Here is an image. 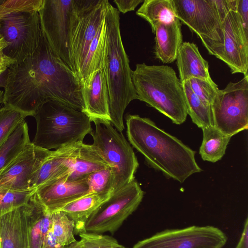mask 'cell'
Segmentation results:
<instances>
[{
    "label": "cell",
    "mask_w": 248,
    "mask_h": 248,
    "mask_svg": "<svg viewBox=\"0 0 248 248\" xmlns=\"http://www.w3.org/2000/svg\"><path fill=\"white\" fill-rule=\"evenodd\" d=\"M79 235L80 240L66 246L67 248H125L108 235L88 232Z\"/></svg>",
    "instance_id": "33"
},
{
    "label": "cell",
    "mask_w": 248,
    "mask_h": 248,
    "mask_svg": "<svg viewBox=\"0 0 248 248\" xmlns=\"http://www.w3.org/2000/svg\"><path fill=\"white\" fill-rule=\"evenodd\" d=\"M0 32L8 46L6 55L19 63L31 55L38 47L42 35L38 12H22L0 20Z\"/></svg>",
    "instance_id": "11"
},
{
    "label": "cell",
    "mask_w": 248,
    "mask_h": 248,
    "mask_svg": "<svg viewBox=\"0 0 248 248\" xmlns=\"http://www.w3.org/2000/svg\"><path fill=\"white\" fill-rule=\"evenodd\" d=\"M80 5V0H44L38 12L42 31L52 50L75 72L71 45Z\"/></svg>",
    "instance_id": "8"
},
{
    "label": "cell",
    "mask_w": 248,
    "mask_h": 248,
    "mask_svg": "<svg viewBox=\"0 0 248 248\" xmlns=\"http://www.w3.org/2000/svg\"><path fill=\"white\" fill-rule=\"evenodd\" d=\"M225 233L213 226L166 229L137 243L133 248H222Z\"/></svg>",
    "instance_id": "12"
},
{
    "label": "cell",
    "mask_w": 248,
    "mask_h": 248,
    "mask_svg": "<svg viewBox=\"0 0 248 248\" xmlns=\"http://www.w3.org/2000/svg\"><path fill=\"white\" fill-rule=\"evenodd\" d=\"M213 126L232 137L248 128V75L219 90L211 106Z\"/></svg>",
    "instance_id": "9"
},
{
    "label": "cell",
    "mask_w": 248,
    "mask_h": 248,
    "mask_svg": "<svg viewBox=\"0 0 248 248\" xmlns=\"http://www.w3.org/2000/svg\"><path fill=\"white\" fill-rule=\"evenodd\" d=\"M46 211L37 199L35 193L25 205L29 248H41L43 239L41 232L42 217Z\"/></svg>",
    "instance_id": "27"
},
{
    "label": "cell",
    "mask_w": 248,
    "mask_h": 248,
    "mask_svg": "<svg viewBox=\"0 0 248 248\" xmlns=\"http://www.w3.org/2000/svg\"><path fill=\"white\" fill-rule=\"evenodd\" d=\"M3 91L0 90V104H3Z\"/></svg>",
    "instance_id": "43"
},
{
    "label": "cell",
    "mask_w": 248,
    "mask_h": 248,
    "mask_svg": "<svg viewBox=\"0 0 248 248\" xmlns=\"http://www.w3.org/2000/svg\"><path fill=\"white\" fill-rule=\"evenodd\" d=\"M51 214V229L57 242L62 247L76 242L74 232L75 225L65 213L60 211Z\"/></svg>",
    "instance_id": "30"
},
{
    "label": "cell",
    "mask_w": 248,
    "mask_h": 248,
    "mask_svg": "<svg viewBox=\"0 0 248 248\" xmlns=\"http://www.w3.org/2000/svg\"><path fill=\"white\" fill-rule=\"evenodd\" d=\"M114 2L118 8V11L123 14L128 12L135 10L137 6L140 3L143 2L142 0H114Z\"/></svg>",
    "instance_id": "39"
},
{
    "label": "cell",
    "mask_w": 248,
    "mask_h": 248,
    "mask_svg": "<svg viewBox=\"0 0 248 248\" xmlns=\"http://www.w3.org/2000/svg\"><path fill=\"white\" fill-rule=\"evenodd\" d=\"M194 93L206 105L211 106L219 91L218 86L214 82L191 78L188 80Z\"/></svg>",
    "instance_id": "36"
},
{
    "label": "cell",
    "mask_w": 248,
    "mask_h": 248,
    "mask_svg": "<svg viewBox=\"0 0 248 248\" xmlns=\"http://www.w3.org/2000/svg\"><path fill=\"white\" fill-rule=\"evenodd\" d=\"M108 0H80L79 18L72 42L71 57L78 74L89 46L103 22Z\"/></svg>",
    "instance_id": "13"
},
{
    "label": "cell",
    "mask_w": 248,
    "mask_h": 248,
    "mask_svg": "<svg viewBox=\"0 0 248 248\" xmlns=\"http://www.w3.org/2000/svg\"><path fill=\"white\" fill-rule=\"evenodd\" d=\"M89 193L113 192V176L110 168L102 169L86 177Z\"/></svg>",
    "instance_id": "35"
},
{
    "label": "cell",
    "mask_w": 248,
    "mask_h": 248,
    "mask_svg": "<svg viewBox=\"0 0 248 248\" xmlns=\"http://www.w3.org/2000/svg\"><path fill=\"white\" fill-rule=\"evenodd\" d=\"M106 48L105 19L91 43L78 75L82 84L95 71L104 67Z\"/></svg>",
    "instance_id": "24"
},
{
    "label": "cell",
    "mask_w": 248,
    "mask_h": 248,
    "mask_svg": "<svg viewBox=\"0 0 248 248\" xmlns=\"http://www.w3.org/2000/svg\"><path fill=\"white\" fill-rule=\"evenodd\" d=\"M136 13L149 23L154 33L161 23L176 17L172 0H144Z\"/></svg>",
    "instance_id": "25"
},
{
    "label": "cell",
    "mask_w": 248,
    "mask_h": 248,
    "mask_svg": "<svg viewBox=\"0 0 248 248\" xmlns=\"http://www.w3.org/2000/svg\"><path fill=\"white\" fill-rule=\"evenodd\" d=\"M65 248H66H66L65 247Z\"/></svg>",
    "instance_id": "44"
},
{
    "label": "cell",
    "mask_w": 248,
    "mask_h": 248,
    "mask_svg": "<svg viewBox=\"0 0 248 248\" xmlns=\"http://www.w3.org/2000/svg\"><path fill=\"white\" fill-rule=\"evenodd\" d=\"M235 248H248V218H246L241 238Z\"/></svg>",
    "instance_id": "41"
},
{
    "label": "cell",
    "mask_w": 248,
    "mask_h": 248,
    "mask_svg": "<svg viewBox=\"0 0 248 248\" xmlns=\"http://www.w3.org/2000/svg\"><path fill=\"white\" fill-rule=\"evenodd\" d=\"M70 172L36 188V196L48 212L52 213L67 203L89 193L87 178L69 180L67 177Z\"/></svg>",
    "instance_id": "16"
},
{
    "label": "cell",
    "mask_w": 248,
    "mask_h": 248,
    "mask_svg": "<svg viewBox=\"0 0 248 248\" xmlns=\"http://www.w3.org/2000/svg\"><path fill=\"white\" fill-rule=\"evenodd\" d=\"M202 129L203 139L199 150L202 158L212 163L219 161L225 155L232 137L223 134L214 126Z\"/></svg>",
    "instance_id": "26"
},
{
    "label": "cell",
    "mask_w": 248,
    "mask_h": 248,
    "mask_svg": "<svg viewBox=\"0 0 248 248\" xmlns=\"http://www.w3.org/2000/svg\"><path fill=\"white\" fill-rule=\"evenodd\" d=\"M187 108V115L198 127L201 129L213 126L211 106L204 103L192 91L188 80L182 83Z\"/></svg>",
    "instance_id": "29"
},
{
    "label": "cell",
    "mask_w": 248,
    "mask_h": 248,
    "mask_svg": "<svg viewBox=\"0 0 248 248\" xmlns=\"http://www.w3.org/2000/svg\"><path fill=\"white\" fill-rule=\"evenodd\" d=\"M41 248H65L57 242L53 234L51 226L47 232L42 244Z\"/></svg>",
    "instance_id": "40"
},
{
    "label": "cell",
    "mask_w": 248,
    "mask_h": 248,
    "mask_svg": "<svg viewBox=\"0 0 248 248\" xmlns=\"http://www.w3.org/2000/svg\"><path fill=\"white\" fill-rule=\"evenodd\" d=\"M85 113L91 121L110 122L109 96L104 67L94 72L82 84Z\"/></svg>",
    "instance_id": "17"
},
{
    "label": "cell",
    "mask_w": 248,
    "mask_h": 248,
    "mask_svg": "<svg viewBox=\"0 0 248 248\" xmlns=\"http://www.w3.org/2000/svg\"><path fill=\"white\" fill-rule=\"evenodd\" d=\"M30 141L29 128L25 120L16 127L0 147V171L9 165Z\"/></svg>",
    "instance_id": "28"
},
{
    "label": "cell",
    "mask_w": 248,
    "mask_h": 248,
    "mask_svg": "<svg viewBox=\"0 0 248 248\" xmlns=\"http://www.w3.org/2000/svg\"><path fill=\"white\" fill-rule=\"evenodd\" d=\"M8 70L4 105L31 116L50 100L82 111L84 109L82 84L78 74L55 54L43 31L33 53Z\"/></svg>",
    "instance_id": "1"
},
{
    "label": "cell",
    "mask_w": 248,
    "mask_h": 248,
    "mask_svg": "<svg viewBox=\"0 0 248 248\" xmlns=\"http://www.w3.org/2000/svg\"><path fill=\"white\" fill-rule=\"evenodd\" d=\"M31 115L8 105L0 107V147L16 127Z\"/></svg>",
    "instance_id": "31"
},
{
    "label": "cell",
    "mask_w": 248,
    "mask_h": 248,
    "mask_svg": "<svg viewBox=\"0 0 248 248\" xmlns=\"http://www.w3.org/2000/svg\"><path fill=\"white\" fill-rule=\"evenodd\" d=\"M112 193H88L67 203L56 211L63 212L73 221L75 225L74 232L79 234L86 232L84 227L88 218Z\"/></svg>",
    "instance_id": "22"
},
{
    "label": "cell",
    "mask_w": 248,
    "mask_h": 248,
    "mask_svg": "<svg viewBox=\"0 0 248 248\" xmlns=\"http://www.w3.org/2000/svg\"><path fill=\"white\" fill-rule=\"evenodd\" d=\"M52 151L30 141L19 155L0 171V190H25L31 188L32 178Z\"/></svg>",
    "instance_id": "14"
},
{
    "label": "cell",
    "mask_w": 248,
    "mask_h": 248,
    "mask_svg": "<svg viewBox=\"0 0 248 248\" xmlns=\"http://www.w3.org/2000/svg\"><path fill=\"white\" fill-rule=\"evenodd\" d=\"M223 32V44L214 56L224 62L232 74L248 75V35L235 11H230L225 16Z\"/></svg>",
    "instance_id": "15"
},
{
    "label": "cell",
    "mask_w": 248,
    "mask_h": 248,
    "mask_svg": "<svg viewBox=\"0 0 248 248\" xmlns=\"http://www.w3.org/2000/svg\"><path fill=\"white\" fill-rule=\"evenodd\" d=\"M36 190V188L20 191L0 190V216L25 205Z\"/></svg>",
    "instance_id": "32"
},
{
    "label": "cell",
    "mask_w": 248,
    "mask_h": 248,
    "mask_svg": "<svg viewBox=\"0 0 248 248\" xmlns=\"http://www.w3.org/2000/svg\"><path fill=\"white\" fill-rule=\"evenodd\" d=\"M176 60L181 83L191 78L213 81L210 75L208 62L203 58L194 43L183 42Z\"/></svg>",
    "instance_id": "21"
},
{
    "label": "cell",
    "mask_w": 248,
    "mask_h": 248,
    "mask_svg": "<svg viewBox=\"0 0 248 248\" xmlns=\"http://www.w3.org/2000/svg\"><path fill=\"white\" fill-rule=\"evenodd\" d=\"M0 248H29L25 205L0 216Z\"/></svg>",
    "instance_id": "20"
},
{
    "label": "cell",
    "mask_w": 248,
    "mask_h": 248,
    "mask_svg": "<svg viewBox=\"0 0 248 248\" xmlns=\"http://www.w3.org/2000/svg\"><path fill=\"white\" fill-rule=\"evenodd\" d=\"M125 120L129 142L151 167L181 183L202 171L196 161V152L150 119L128 114Z\"/></svg>",
    "instance_id": "2"
},
{
    "label": "cell",
    "mask_w": 248,
    "mask_h": 248,
    "mask_svg": "<svg viewBox=\"0 0 248 248\" xmlns=\"http://www.w3.org/2000/svg\"><path fill=\"white\" fill-rule=\"evenodd\" d=\"M106 48L104 68L108 96L110 123L119 132L124 129L123 115L137 99L129 60L124 48L120 28V14L108 1L105 17Z\"/></svg>",
    "instance_id": "3"
},
{
    "label": "cell",
    "mask_w": 248,
    "mask_h": 248,
    "mask_svg": "<svg viewBox=\"0 0 248 248\" xmlns=\"http://www.w3.org/2000/svg\"><path fill=\"white\" fill-rule=\"evenodd\" d=\"M80 143L52 151L35 173L31 183V188L36 189L45 183L70 172L73 160Z\"/></svg>",
    "instance_id": "18"
},
{
    "label": "cell",
    "mask_w": 248,
    "mask_h": 248,
    "mask_svg": "<svg viewBox=\"0 0 248 248\" xmlns=\"http://www.w3.org/2000/svg\"><path fill=\"white\" fill-rule=\"evenodd\" d=\"M93 123L92 145L111 169L113 193L135 179L139 162L129 143L110 122Z\"/></svg>",
    "instance_id": "7"
},
{
    "label": "cell",
    "mask_w": 248,
    "mask_h": 248,
    "mask_svg": "<svg viewBox=\"0 0 248 248\" xmlns=\"http://www.w3.org/2000/svg\"><path fill=\"white\" fill-rule=\"evenodd\" d=\"M8 46L0 32V74L4 73L12 65L16 63L15 61L6 55L4 50Z\"/></svg>",
    "instance_id": "37"
},
{
    "label": "cell",
    "mask_w": 248,
    "mask_h": 248,
    "mask_svg": "<svg viewBox=\"0 0 248 248\" xmlns=\"http://www.w3.org/2000/svg\"><path fill=\"white\" fill-rule=\"evenodd\" d=\"M137 99L145 102L177 124L187 112L183 87L174 69L168 65L138 63L132 72Z\"/></svg>",
    "instance_id": "4"
},
{
    "label": "cell",
    "mask_w": 248,
    "mask_h": 248,
    "mask_svg": "<svg viewBox=\"0 0 248 248\" xmlns=\"http://www.w3.org/2000/svg\"><path fill=\"white\" fill-rule=\"evenodd\" d=\"M8 70H6L4 73L0 74V88H4L7 82Z\"/></svg>",
    "instance_id": "42"
},
{
    "label": "cell",
    "mask_w": 248,
    "mask_h": 248,
    "mask_svg": "<svg viewBox=\"0 0 248 248\" xmlns=\"http://www.w3.org/2000/svg\"><path fill=\"white\" fill-rule=\"evenodd\" d=\"M181 25L176 17L171 21L161 23L155 29V53L163 63H170L176 59L183 43Z\"/></svg>",
    "instance_id": "19"
},
{
    "label": "cell",
    "mask_w": 248,
    "mask_h": 248,
    "mask_svg": "<svg viewBox=\"0 0 248 248\" xmlns=\"http://www.w3.org/2000/svg\"><path fill=\"white\" fill-rule=\"evenodd\" d=\"M109 168L92 144L80 143L72 162L67 179L77 181L86 178L90 173Z\"/></svg>",
    "instance_id": "23"
},
{
    "label": "cell",
    "mask_w": 248,
    "mask_h": 248,
    "mask_svg": "<svg viewBox=\"0 0 248 248\" xmlns=\"http://www.w3.org/2000/svg\"><path fill=\"white\" fill-rule=\"evenodd\" d=\"M33 117L36 131L31 142L49 150L82 142L93 131L91 120L85 113L55 100L43 104Z\"/></svg>",
    "instance_id": "5"
},
{
    "label": "cell",
    "mask_w": 248,
    "mask_h": 248,
    "mask_svg": "<svg viewBox=\"0 0 248 248\" xmlns=\"http://www.w3.org/2000/svg\"><path fill=\"white\" fill-rule=\"evenodd\" d=\"M144 192L135 179L113 192L91 215L85 225L86 232L113 233L141 202Z\"/></svg>",
    "instance_id": "10"
},
{
    "label": "cell",
    "mask_w": 248,
    "mask_h": 248,
    "mask_svg": "<svg viewBox=\"0 0 248 248\" xmlns=\"http://www.w3.org/2000/svg\"><path fill=\"white\" fill-rule=\"evenodd\" d=\"M176 16L201 39L210 55H215L223 41V22L229 12L235 11L237 0H172Z\"/></svg>",
    "instance_id": "6"
},
{
    "label": "cell",
    "mask_w": 248,
    "mask_h": 248,
    "mask_svg": "<svg viewBox=\"0 0 248 248\" xmlns=\"http://www.w3.org/2000/svg\"><path fill=\"white\" fill-rule=\"evenodd\" d=\"M44 0H0V20L18 12H39Z\"/></svg>",
    "instance_id": "34"
},
{
    "label": "cell",
    "mask_w": 248,
    "mask_h": 248,
    "mask_svg": "<svg viewBox=\"0 0 248 248\" xmlns=\"http://www.w3.org/2000/svg\"><path fill=\"white\" fill-rule=\"evenodd\" d=\"M236 12L245 33L248 35V0H237Z\"/></svg>",
    "instance_id": "38"
}]
</instances>
